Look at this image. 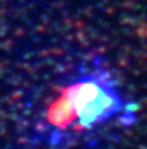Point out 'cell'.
Here are the masks:
<instances>
[{
    "mask_svg": "<svg viewBox=\"0 0 147 149\" xmlns=\"http://www.w3.org/2000/svg\"><path fill=\"white\" fill-rule=\"evenodd\" d=\"M121 110V98L104 74L89 75L70 84L51 104L48 123L53 129H67L77 122L79 127L91 129L115 117Z\"/></svg>",
    "mask_w": 147,
    "mask_h": 149,
    "instance_id": "6da1fadb",
    "label": "cell"
}]
</instances>
